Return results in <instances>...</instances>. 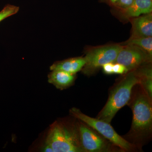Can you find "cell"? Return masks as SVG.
Instances as JSON below:
<instances>
[{"mask_svg":"<svg viewBox=\"0 0 152 152\" xmlns=\"http://www.w3.org/2000/svg\"><path fill=\"white\" fill-rule=\"evenodd\" d=\"M127 104L132 111L133 120L126 140H130L131 143L137 147V145H140L146 141L151 135L152 100L139 84L133 88Z\"/></svg>","mask_w":152,"mask_h":152,"instance_id":"6da1fadb","label":"cell"},{"mask_svg":"<svg viewBox=\"0 0 152 152\" xmlns=\"http://www.w3.org/2000/svg\"><path fill=\"white\" fill-rule=\"evenodd\" d=\"M42 151L84 152L80 142L77 121L75 122L58 120L47 134Z\"/></svg>","mask_w":152,"mask_h":152,"instance_id":"7a4b0ae2","label":"cell"},{"mask_svg":"<svg viewBox=\"0 0 152 152\" xmlns=\"http://www.w3.org/2000/svg\"><path fill=\"white\" fill-rule=\"evenodd\" d=\"M126 74L111 91L107 102L97 118L110 124L118 111L127 104L133 88L140 84V81L135 71H130Z\"/></svg>","mask_w":152,"mask_h":152,"instance_id":"3957f363","label":"cell"},{"mask_svg":"<svg viewBox=\"0 0 152 152\" xmlns=\"http://www.w3.org/2000/svg\"><path fill=\"white\" fill-rule=\"evenodd\" d=\"M69 113L75 118L81 121L93 128L112 143L122 150L123 151H131L137 148L135 145L119 135L109 123L97 118L88 116L75 107L70 109Z\"/></svg>","mask_w":152,"mask_h":152,"instance_id":"277c9868","label":"cell"},{"mask_svg":"<svg viewBox=\"0 0 152 152\" xmlns=\"http://www.w3.org/2000/svg\"><path fill=\"white\" fill-rule=\"evenodd\" d=\"M76 120L81 145L84 152L123 151L93 128Z\"/></svg>","mask_w":152,"mask_h":152,"instance_id":"5b68a950","label":"cell"},{"mask_svg":"<svg viewBox=\"0 0 152 152\" xmlns=\"http://www.w3.org/2000/svg\"><path fill=\"white\" fill-rule=\"evenodd\" d=\"M123 47L119 45H112L90 50L85 57L86 63L82 69L83 73L90 76L105 64L114 63Z\"/></svg>","mask_w":152,"mask_h":152,"instance_id":"8992f818","label":"cell"},{"mask_svg":"<svg viewBox=\"0 0 152 152\" xmlns=\"http://www.w3.org/2000/svg\"><path fill=\"white\" fill-rule=\"evenodd\" d=\"M151 60L152 56L139 47L126 45L120 51L114 63L123 65L130 72L148 64Z\"/></svg>","mask_w":152,"mask_h":152,"instance_id":"52a82bcc","label":"cell"},{"mask_svg":"<svg viewBox=\"0 0 152 152\" xmlns=\"http://www.w3.org/2000/svg\"><path fill=\"white\" fill-rule=\"evenodd\" d=\"M152 36V14L137 17L133 22V34L131 38L146 37Z\"/></svg>","mask_w":152,"mask_h":152,"instance_id":"ba28073f","label":"cell"},{"mask_svg":"<svg viewBox=\"0 0 152 152\" xmlns=\"http://www.w3.org/2000/svg\"><path fill=\"white\" fill-rule=\"evenodd\" d=\"M86 60L85 57H76L59 61L56 62L50 67V70L64 71L75 75L85 65Z\"/></svg>","mask_w":152,"mask_h":152,"instance_id":"9c48e42d","label":"cell"},{"mask_svg":"<svg viewBox=\"0 0 152 152\" xmlns=\"http://www.w3.org/2000/svg\"><path fill=\"white\" fill-rule=\"evenodd\" d=\"M76 79V74L61 70H53L48 75V82L58 89L63 90L72 86Z\"/></svg>","mask_w":152,"mask_h":152,"instance_id":"30bf717a","label":"cell"},{"mask_svg":"<svg viewBox=\"0 0 152 152\" xmlns=\"http://www.w3.org/2000/svg\"><path fill=\"white\" fill-rule=\"evenodd\" d=\"M129 18H137L141 15L149 14L152 11V0H134L127 8L123 10Z\"/></svg>","mask_w":152,"mask_h":152,"instance_id":"8fae6325","label":"cell"},{"mask_svg":"<svg viewBox=\"0 0 152 152\" xmlns=\"http://www.w3.org/2000/svg\"><path fill=\"white\" fill-rule=\"evenodd\" d=\"M135 71L140 81V84L152 100V70L151 66L148 64L137 68Z\"/></svg>","mask_w":152,"mask_h":152,"instance_id":"7c38bea8","label":"cell"},{"mask_svg":"<svg viewBox=\"0 0 152 152\" xmlns=\"http://www.w3.org/2000/svg\"><path fill=\"white\" fill-rule=\"evenodd\" d=\"M127 45L136 46L152 56V37L131 38L127 42Z\"/></svg>","mask_w":152,"mask_h":152,"instance_id":"4fadbf2b","label":"cell"},{"mask_svg":"<svg viewBox=\"0 0 152 152\" xmlns=\"http://www.w3.org/2000/svg\"><path fill=\"white\" fill-rule=\"evenodd\" d=\"M18 6L7 4L0 11V23L4 20L17 13L19 10Z\"/></svg>","mask_w":152,"mask_h":152,"instance_id":"5bb4252c","label":"cell"},{"mask_svg":"<svg viewBox=\"0 0 152 152\" xmlns=\"http://www.w3.org/2000/svg\"><path fill=\"white\" fill-rule=\"evenodd\" d=\"M113 71V74L119 75L126 74L129 72L125 66L118 63H114Z\"/></svg>","mask_w":152,"mask_h":152,"instance_id":"9a60e30c","label":"cell"},{"mask_svg":"<svg viewBox=\"0 0 152 152\" xmlns=\"http://www.w3.org/2000/svg\"><path fill=\"white\" fill-rule=\"evenodd\" d=\"M134 0H118L114 6L124 10L128 8L132 4Z\"/></svg>","mask_w":152,"mask_h":152,"instance_id":"2e32d148","label":"cell"},{"mask_svg":"<svg viewBox=\"0 0 152 152\" xmlns=\"http://www.w3.org/2000/svg\"><path fill=\"white\" fill-rule=\"evenodd\" d=\"M114 63H108L104 64L102 67L104 72L107 75H112L113 74V67Z\"/></svg>","mask_w":152,"mask_h":152,"instance_id":"e0dca14e","label":"cell"},{"mask_svg":"<svg viewBox=\"0 0 152 152\" xmlns=\"http://www.w3.org/2000/svg\"><path fill=\"white\" fill-rule=\"evenodd\" d=\"M101 1H102L109 3V4L113 5L114 6L115 4L117 2L118 0H101Z\"/></svg>","mask_w":152,"mask_h":152,"instance_id":"ac0fdd59","label":"cell"}]
</instances>
